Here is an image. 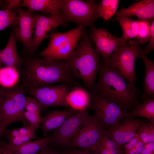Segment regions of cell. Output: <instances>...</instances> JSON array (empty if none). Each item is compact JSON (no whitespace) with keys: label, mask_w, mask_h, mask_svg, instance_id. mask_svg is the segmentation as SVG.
<instances>
[{"label":"cell","mask_w":154,"mask_h":154,"mask_svg":"<svg viewBox=\"0 0 154 154\" xmlns=\"http://www.w3.org/2000/svg\"><path fill=\"white\" fill-rule=\"evenodd\" d=\"M20 134L17 128H14L10 133L7 138H14L20 135Z\"/></svg>","instance_id":"ab89813d"},{"label":"cell","mask_w":154,"mask_h":154,"mask_svg":"<svg viewBox=\"0 0 154 154\" xmlns=\"http://www.w3.org/2000/svg\"><path fill=\"white\" fill-rule=\"evenodd\" d=\"M136 133L144 144L154 142V122L141 120Z\"/></svg>","instance_id":"f1b7e54d"},{"label":"cell","mask_w":154,"mask_h":154,"mask_svg":"<svg viewBox=\"0 0 154 154\" xmlns=\"http://www.w3.org/2000/svg\"><path fill=\"white\" fill-rule=\"evenodd\" d=\"M2 64L1 59V51L0 50V68L2 67Z\"/></svg>","instance_id":"f6af8a7d"},{"label":"cell","mask_w":154,"mask_h":154,"mask_svg":"<svg viewBox=\"0 0 154 154\" xmlns=\"http://www.w3.org/2000/svg\"><path fill=\"white\" fill-rule=\"evenodd\" d=\"M41 107L38 102L34 98L29 96L26 97V102L25 110L35 114L40 115Z\"/></svg>","instance_id":"1f68e13d"},{"label":"cell","mask_w":154,"mask_h":154,"mask_svg":"<svg viewBox=\"0 0 154 154\" xmlns=\"http://www.w3.org/2000/svg\"><path fill=\"white\" fill-rule=\"evenodd\" d=\"M58 154H69L68 152H63L60 153H58Z\"/></svg>","instance_id":"bcb514c9"},{"label":"cell","mask_w":154,"mask_h":154,"mask_svg":"<svg viewBox=\"0 0 154 154\" xmlns=\"http://www.w3.org/2000/svg\"><path fill=\"white\" fill-rule=\"evenodd\" d=\"M78 112L71 108L64 110H55L49 112L42 118L40 127L45 136L53 130L57 128L67 119Z\"/></svg>","instance_id":"e0dca14e"},{"label":"cell","mask_w":154,"mask_h":154,"mask_svg":"<svg viewBox=\"0 0 154 154\" xmlns=\"http://www.w3.org/2000/svg\"><path fill=\"white\" fill-rule=\"evenodd\" d=\"M150 22L139 20V30L137 39L139 44H145L150 40L151 25Z\"/></svg>","instance_id":"f546056e"},{"label":"cell","mask_w":154,"mask_h":154,"mask_svg":"<svg viewBox=\"0 0 154 154\" xmlns=\"http://www.w3.org/2000/svg\"><path fill=\"white\" fill-rule=\"evenodd\" d=\"M33 12L36 17V23L32 46L36 51L43 40L51 37L58 27L64 25L66 22L62 15L46 17Z\"/></svg>","instance_id":"5bb4252c"},{"label":"cell","mask_w":154,"mask_h":154,"mask_svg":"<svg viewBox=\"0 0 154 154\" xmlns=\"http://www.w3.org/2000/svg\"><path fill=\"white\" fill-rule=\"evenodd\" d=\"M140 154H154V142L145 144Z\"/></svg>","instance_id":"74e56055"},{"label":"cell","mask_w":154,"mask_h":154,"mask_svg":"<svg viewBox=\"0 0 154 154\" xmlns=\"http://www.w3.org/2000/svg\"><path fill=\"white\" fill-rule=\"evenodd\" d=\"M144 144L140 140L134 147L128 151H124V154H140L143 149Z\"/></svg>","instance_id":"e575fe53"},{"label":"cell","mask_w":154,"mask_h":154,"mask_svg":"<svg viewBox=\"0 0 154 154\" xmlns=\"http://www.w3.org/2000/svg\"><path fill=\"white\" fill-rule=\"evenodd\" d=\"M141 121L138 119L125 118L114 127L107 129L106 133L122 148L136 135Z\"/></svg>","instance_id":"9a60e30c"},{"label":"cell","mask_w":154,"mask_h":154,"mask_svg":"<svg viewBox=\"0 0 154 154\" xmlns=\"http://www.w3.org/2000/svg\"><path fill=\"white\" fill-rule=\"evenodd\" d=\"M17 8L0 10V31L7 28L17 27Z\"/></svg>","instance_id":"83f0119b"},{"label":"cell","mask_w":154,"mask_h":154,"mask_svg":"<svg viewBox=\"0 0 154 154\" xmlns=\"http://www.w3.org/2000/svg\"><path fill=\"white\" fill-rule=\"evenodd\" d=\"M8 89L0 87V102L5 96Z\"/></svg>","instance_id":"b9f144b4"},{"label":"cell","mask_w":154,"mask_h":154,"mask_svg":"<svg viewBox=\"0 0 154 154\" xmlns=\"http://www.w3.org/2000/svg\"><path fill=\"white\" fill-rule=\"evenodd\" d=\"M18 24L13 31L17 39L22 44V54L35 55V51L32 46L33 35L34 33L36 18L33 12L17 8Z\"/></svg>","instance_id":"8fae6325"},{"label":"cell","mask_w":154,"mask_h":154,"mask_svg":"<svg viewBox=\"0 0 154 154\" xmlns=\"http://www.w3.org/2000/svg\"><path fill=\"white\" fill-rule=\"evenodd\" d=\"M99 56L92 45L89 36L84 35L81 41L64 62L76 78L81 79L91 90L98 69Z\"/></svg>","instance_id":"3957f363"},{"label":"cell","mask_w":154,"mask_h":154,"mask_svg":"<svg viewBox=\"0 0 154 154\" xmlns=\"http://www.w3.org/2000/svg\"><path fill=\"white\" fill-rule=\"evenodd\" d=\"M5 131L0 126V138L3 135Z\"/></svg>","instance_id":"ee69618b"},{"label":"cell","mask_w":154,"mask_h":154,"mask_svg":"<svg viewBox=\"0 0 154 154\" xmlns=\"http://www.w3.org/2000/svg\"><path fill=\"white\" fill-rule=\"evenodd\" d=\"M61 0H24L20 7H27L32 12L38 11L50 13L52 16L62 15L60 10Z\"/></svg>","instance_id":"d6986e66"},{"label":"cell","mask_w":154,"mask_h":154,"mask_svg":"<svg viewBox=\"0 0 154 154\" xmlns=\"http://www.w3.org/2000/svg\"><path fill=\"white\" fill-rule=\"evenodd\" d=\"M51 134L35 141H30L17 147H13L7 144H2L12 154H39L42 151L53 143Z\"/></svg>","instance_id":"ac0fdd59"},{"label":"cell","mask_w":154,"mask_h":154,"mask_svg":"<svg viewBox=\"0 0 154 154\" xmlns=\"http://www.w3.org/2000/svg\"><path fill=\"white\" fill-rule=\"evenodd\" d=\"M127 114L129 118L139 117L146 118L150 122H154V97L139 103L133 109L127 112Z\"/></svg>","instance_id":"603a6c76"},{"label":"cell","mask_w":154,"mask_h":154,"mask_svg":"<svg viewBox=\"0 0 154 154\" xmlns=\"http://www.w3.org/2000/svg\"><path fill=\"white\" fill-rule=\"evenodd\" d=\"M118 0H102L98 5L97 13L99 17L108 21L116 13L118 6Z\"/></svg>","instance_id":"4316f807"},{"label":"cell","mask_w":154,"mask_h":154,"mask_svg":"<svg viewBox=\"0 0 154 154\" xmlns=\"http://www.w3.org/2000/svg\"><path fill=\"white\" fill-rule=\"evenodd\" d=\"M39 138L38 136H30L20 135L14 138H7L9 145L13 147L19 146L34 139Z\"/></svg>","instance_id":"d6a6232c"},{"label":"cell","mask_w":154,"mask_h":154,"mask_svg":"<svg viewBox=\"0 0 154 154\" xmlns=\"http://www.w3.org/2000/svg\"><path fill=\"white\" fill-rule=\"evenodd\" d=\"M84 28L78 26L66 32L54 33L48 46L39 53V56L65 61L76 49Z\"/></svg>","instance_id":"5b68a950"},{"label":"cell","mask_w":154,"mask_h":154,"mask_svg":"<svg viewBox=\"0 0 154 154\" xmlns=\"http://www.w3.org/2000/svg\"><path fill=\"white\" fill-rule=\"evenodd\" d=\"M140 140L137 134L133 138L124 145L123 149L124 151H128L134 147Z\"/></svg>","instance_id":"d590c367"},{"label":"cell","mask_w":154,"mask_h":154,"mask_svg":"<svg viewBox=\"0 0 154 154\" xmlns=\"http://www.w3.org/2000/svg\"><path fill=\"white\" fill-rule=\"evenodd\" d=\"M58 153L54 151L48 149L47 148L42 151L39 154H58Z\"/></svg>","instance_id":"7bdbcfd3"},{"label":"cell","mask_w":154,"mask_h":154,"mask_svg":"<svg viewBox=\"0 0 154 154\" xmlns=\"http://www.w3.org/2000/svg\"><path fill=\"white\" fill-rule=\"evenodd\" d=\"M89 109L94 110L98 120L108 129L116 125L120 120L128 118L127 112L113 101L91 90Z\"/></svg>","instance_id":"9c48e42d"},{"label":"cell","mask_w":154,"mask_h":154,"mask_svg":"<svg viewBox=\"0 0 154 154\" xmlns=\"http://www.w3.org/2000/svg\"><path fill=\"white\" fill-rule=\"evenodd\" d=\"M16 40L13 30L10 33L7 45L1 50V59L2 63L5 66L14 67L19 71L22 60L17 52Z\"/></svg>","instance_id":"ffe728a7"},{"label":"cell","mask_w":154,"mask_h":154,"mask_svg":"<svg viewBox=\"0 0 154 154\" xmlns=\"http://www.w3.org/2000/svg\"><path fill=\"white\" fill-rule=\"evenodd\" d=\"M24 116L28 121L29 127L35 131L40 127L42 121L40 115H37L30 112L25 111Z\"/></svg>","instance_id":"4dcf8cb0"},{"label":"cell","mask_w":154,"mask_h":154,"mask_svg":"<svg viewBox=\"0 0 154 154\" xmlns=\"http://www.w3.org/2000/svg\"><path fill=\"white\" fill-rule=\"evenodd\" d=\"M116 19L121 28L125 41L131 38L137 39L139 30V20L125 15L117 16Z\"/></svg>","instance_id":"cb8c5ba5"},{"label":"cell","mask_w":154,"mask_h":154,"mask_svg":"<svg viewBox=\"0 0 154 154\" xmlns=\"http://www.w3.org/2000/svg\"><path fill=\"white\" fill-rule=\"evenodd\" d=\"M117 16H136L139 21H152L154 17V1L143 0L118 11Z\"/></svg>","instance_id":"2e32d148"},{"label":"cell","mask_w":154,"mask_h":154,"mask_svg":"<svg viewBox=\"0 0 154 154\" xmlns=\"http://www.w3.org/2000/svg\"><path fill=\"white\" fill-rule=\"evenodd\" d=\"M98 70V82L92 90L127 112L139 104L136 88L127 83L121 75L107 65L103 59Z\"/></svg>","instance_id":"7a4b0ae2"},{"label":"cell","mask_w":154,"mask_h":154,"mask_svg":"<svg viewBox=\"0 0 154 154\" xmlns=\"http://www.w3.org/2000/svg\"><path fill=\"white\" fill-rule=\"evenodd\" d=\"M129 46L120 47L112 54L108 61V66L115 70L128 82L135 87L137 78L135 70V59L139 57L141 50L137 40H131Z\"/></svg>","instance_id":"8992f818"},{"label":"cell","mask_w":154,"mask_h":154,"mask_svg":"<svg viewBox=\"0 0 154 154\" xmlns=\"http://www.w3.org/2000/svg\"><path fill=\"white\" fill-rule=\"evenodd\" d=\"M20 84L35 89L61 83L72 84L76 78L65 62L35 55L22 54Z\"/></svg>","instance_id":"6da1fadb"},{"label":"cell","mask_w":154,"mask_h":154,"mask_svg":"<svg viewBox=\"0 0 154 154\" xmlns=\"http://www.w3.org/2000/svg\"><path fill=\"white\" fill-rule=\"evenodd\" d=\"M20 135H22L37 136L34 131L29 126L17 128Z\"/></svg>","instance_id":"8d00e7d4"},{"label":"cell","mask_w":154,"mask_h":154,"mask_svg":"<svg viewBox=\"0 0 154 154\" xmlns=\"http://www.w3.org/2000/svg\"><path fill=\"white\" fill-rule=\"evenodd\" d=\"M0 154H12L6 147L2 144L0 146Z\"/></svg>","instance_id":"60d3db41"},{"label":"cell","mask_w":154,"mask_h":154,"mask_svg":"<svg viewBox=\"0 0 154 154\" xmlns=\"http://www.w3.org/2000/svg\"><path fill=\"white\" fill-rule=\"evenodd\" d=\"M24 88L20 84L9 88L0 102V126L5 131L11 124L21 122L24 127L29 126L24 116L26 97Z\"/></svg>","instance_id":"277c9868"},{"label":"cell","mask_w":154,"mask_h":154,"mask_svg":"<svg viewBox=\"0 0 154 154\" xmlns=\"http://www.w3.org/2000/svg\"><path fill=\"white\" fill-rule=\"evenodd\" d=\"M19 71L16 68L5 66L0 68V86L9 88L15 85L19 79Z\"/></svg>","instance_id":"d4e9b609"},{"label":"cell","mask_w":154,"mask_h":154,"mask_svg":"<svg viewBox=\"0 0 154 154\" xmlns=\"http://www.w3.org/2000/svg\"><path fill=\"white\" fill-rule=\"evenodd\" d=\"M90 36L95 43V50L102 56L108 66L109 59L114 52L119 48L126 46L123 35L120 37H115L106 29L92 27Z\"/></svg>","instance_id":"4fadbf2b"},{"label":"cell","mask_w":154,"mask_h":154,"mask_svg":"<svg viewBox=\"0 0 154 154\" xmlns=\"http://www.w3.org/2000/svg\"><path fill=\"white\" fill-rule=\"evenodd\" d=\"M71 149L72 150L68 152L69 154H92L79 149L74 148Z\"/></svg>","instance_id":"f35d334b"},{"label":"cell","mask_w":154,"mask_h":154,"mask_svg":"<svg viewBox=\"0 0 154 154\" xmlns=\"http://www.w3.org/2000/svg\"><path fill=\"white\" fill-rule=\"evenodd\" d=\"M68 85L62 84L31 89H24L25 92L35 98L42 109L48 107H68Z\"/></svg>","instance_id":"30bf717a"},{"label":"cell","mask_w":154,"mask_h":154,"mask_svg":"<svg viewBox=\"0 0 154 154\" xmlns=\"http://www.w3.org/2000/svg\"><path fill=\"white\" fill-rule=\"evenodd\" d=\"M89 108L82 110L70 117L51 134L53 142L58 145L68 147L71 139L83 126L88 117Z\"/></svg>","instance_id":"7c38bea8"},{"label":"cell","mask_w":154,"mask_h":154,"mask_svg":"<svg viewBox=\"0 0 154 154\" xmlns=\"http://www.w3.org/2000/svg\"><path fill=\"white\" fill-rule=\"evenodd\" d=\"M98 5L93 1L61 0L60 10L66 22H72L85 28L92 26L99 17Z\"/></svg>","instance_id":"ba28073f"},{"label":"cell","mask_w":154,"mask_h":154,"mask_svg":"<svg viewBox=\"0 0 154 154\" xmlns=\"http://www.w3.org/2000/svg\"><path fill=\"white\" fill-rule=\"evenodd\" d=\"M106 130L94 114L89 115L67 147L70 149H80L93 154L98 149Z\"/></svg>","instance_id":"52a82bcc"},{"label":"cell","mask_w":154,"mask_h":154,"mask_svg":"<svg viewBox=\"0 0 154 154\" xmlns=\"http://www.w3.org/2000/svg\"><path fill=\"white\" fill-rule=\"evenodd\" d=\"M93 154H124V151L105 133L98 149Z\"/></svg>","instance_id":"484cf974"},{"label":"cell","mask_w":154,"mask_h":154,"mask_svg":"<svg viewBox=\"0 0 154 154\" xmlns=\"http://www.w3.org/2000/svg\"><path fill=\"white\" fill-rule=\"evenodd\" d=\"M90 98V91L81 87H76L68 92L67 100L69 108L79 111L89 108Z\"/></svg>","instance_id":"44dd1931"},{"label":"cell","mask_w":154,"mask_h":154,"mask_svg":"<svg viewBox=\"0 0 154 154\" xmlns=\"http://www.w3.org/2000/svg\"><path fill=\"white\" fill-rule=\"evenodd\" d=\"M154 49V20L151 25V32L150 39L148 44L144 48L143 51L145 55L147 54Z\"/></svg>","instance_id":"836d02e7"},{"label":"cell","mask_w":154,"mask_h":154,"mask_svg":"<svg viewBox=\"0 0 154 154\" xmlns=\"http://www.w3.org/2000/svg\"><path fill=\"white\" fill-rule=\"evenodd\" d=\"M142 59L145 66L144 89L141 98L143 101L154 97V63L140 51L139 57Z\"/></svg>","instance_id":"7402d4cb"}]
</instances>
